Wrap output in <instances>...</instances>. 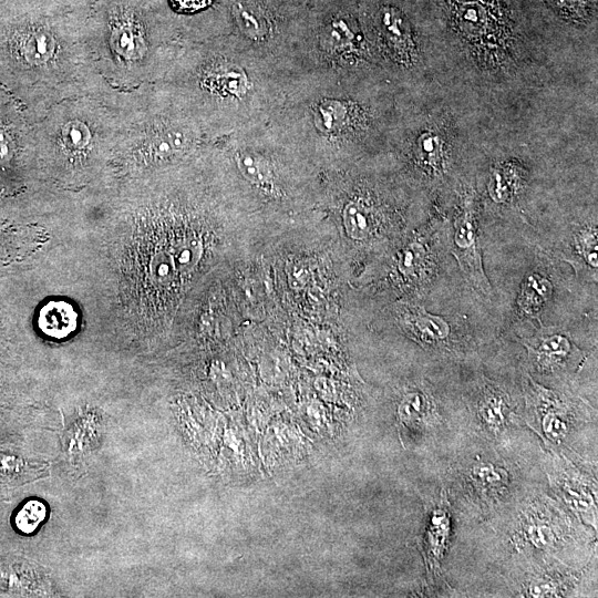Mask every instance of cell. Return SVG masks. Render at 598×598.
I'll return each instance as SVG.
<instances>
[{
    "mask_svg": "<svg viewBox=\"0 0 598 598\" xmlns=\"http://www.w3.org/2000/svg\"><path fill=\"white\" fill-rule=\"evenodd\" d=\"M291 76L223 34L183 42L156 82L210 142L268 123Z\"/></svg>",
    "mask_w": 598,
    "mask_h": 598,
    "instance_id": "6da1fadb",
    "label": "cell"
},
{
    "mask_svg": "<svg viewBox=\"0 0 598 598\" xmlns=\"http://www.w3.org/2000/svg\"><path fill=\"white\" fill-rule=\"evenodd\" d=\"M380 75H295L268 125L309 163L338 164L391 140V101Z\"/></svg>",
    "mask_w": 598,
    "mask_h": 598,
    "instance_id": "7a4b0ae2",
    "label": "cell"
},
{
    "mask_svg": "<svg viewBox=\"0 0 598 598\" xmlns=\"http://www.w3.org/2000/svg\"><path fill=\"white\" fill-rule=\"evenodd\" d=\"M0 85L37 118L65 99L100 94L87 22L32 8L0 14Z\"/></svg>",
    "mask_w": 598,
    "mask_h": 598,
    "instance_id": "3957f363",
    "label": "cell"
},
{
    "mask_svg": "<svg viewBox=\"0 0 598 598\" xmlns=\"http://www.w3.org/2000/svg\"><path fill=\"white\" fill-rule=\"evenodd\" d=\"M142 0H107L87 22L95 69L112 89L156 83L182 48L181 25L154 14Z\"/></svg>",
    "mask_w": 598,
    "mask_h": 598,
    "instance_id": "277c9868",
    "label": "cell"
},
{
    "mask_svg": "<svg viewBox=\"0 0 598 598\" xmlns=\"http://www.w3.org/2000/svg\"><path fill=\"white\" fill-rule=\"evenodd\" d=\"M110 99L120 118L115 171L146 176L175 166L213 143L157 83L128 91L111 89Z\"/></svg>",
    "mask_w": 598,
    "mask_h": 598,
    "instance_id": "5b68a950",
    "label": "cell"
},
{
    "mask_svg": "<svg viewBox=\"0 0 598 598\" xmlns=\"http://www.w3.org/2000/svg\"><path fill=\"white\" fill-rule=\"evenodd\" d=\"M111 86L100 94L65 99L35 118L38 153L45 175L80 183L113 165L120 135Z\"/></svg>",
    "mask_w": 598,
    "mask_h": 598,
    "instance_id": "8992f818",
    "label": "cell"
},
{
    "mask_svg": "<svg viewBox=\"0 0 598 598\" xmlns=\"http://www.w3.org/2000/svg\"><path fill=\"white\" fill-rule=\"evenodd\" d=\"M213 150L217 159L231 167L254 194L274 204L292 198L298 167L309 163L268 123L217 140L213 142Z\"/></svg>",
    "mask_w": 598,
    "mask_h": 598,
    "instance_id": "52a82bcc",
    "label": "cell"
},
{
    "mask_svg": "<svg viewBox=\"0 0 598 598\" xmlns=\"http://www.w3.org/2000/svg\"><path fill=\"white\" fill-rule=\"evenodd\" d=\"M364 29L350 10L320 11L305 25L296 50V74L337 76L378 74Z\"/></svg>",
    "mask_w": 598,
    "mask_h": 598,
    "instance_id": "ba28073f",
    "label": "cell"
},
{
    "mask_svg": "<svg viewBox=\"0 0 598 598\" xmlns=\"http://www.w3.org/2000/svg\"><path fill=\"white\" fill-rule=\"evenodd\" d=\"M223 34L277 69L296 74V50L305 25L285 0H224Z\"/></svg>",
    "mask_w": 598,
    "mask_h": 598,
    "instance_id": "9c48e42d",
    "label": "cell"
},
{
    "mask_svg": "<svg viewBox=\"0 0 598 598\" xmlns=\"http://www.w3.org/2000/svg\"><path fill=\"white\" fill-rule=\"evenodd\" d=\"M40 175L45 174L38 153L35 117L0 85V214L16 212Z\"/></svg>",
    "mask_w": 598,
    "mask_h": 598,
    "instance_id": "30bf717a",
    "label": "cell"
},
{
    "mask_svg": "<svg viewBox=\"0 0 598 598\" xmlns=\"http://www.w3.org/2000/svg\"><path fill=\"white\" fill-rule=\"evenodd\" d=\"M363 29L379 71L403 72L416 64L417 42L401 9L391 3L380 4Z\"/></svg>",
    "mask_w": 598,
    "mask_h": 598,
    "instance_id": "8fae6325",
    "label": "cell"
},
{
    "mask_svg": "<svg viewBox=\"0 0 598 598\" xmlns=\"http://www.w3.org/2000/svg\"><path fill=\"white\" fill-rule=\"evenodd\" d=\"M452 477L461 499L481 513L496 509L514 492V467L495 456L465 457L455 466Z\"/></svg>",
    "mask_w": 598,
    "mask_h": 598,
    "instance_id": "7c38bea8",
    "label": "cell"
},
{
    "mask_svg": "<svg viewBox=\"0 0 598 598\" xmlns=\"http://www.w3.org/2000/svg\"><path fill=\"white\" fill-rule=\"evenodd\" d=\"M525 401L529 425L551 446L567 441L579 416H582L584 404L576 398L548 390L526 375Z\"/></svg>",
    "mask_w": 598,
    "mask_h": 598,
    "instance_id": "4fadbf2b",
    "label": "cell"
},
{
    "mask_svg": "<svg viewBox=\"0 0 598 598\" xmlns=\"http://www.w3.org/2000/svg\"><path fill=\"white\" fill-rule=\"evenodd\" d=\"M477 207L473 190H466L454 220L451 251L471 285L481 292H491L480 249Z\"/></svg>",
    "mask_w": 598,
    "mask_h": 598,
    "instance_id": "5bb4252c",
    "label": "cell"
},
{
    "mask_svg": "<svg viewBox=\"0 0 598 598\" xmlns=\"http://www.w3.org/2000/svg\"><path fill=\"white\" fill-rule=\"evenodd\" d=\"M520 342L527 350L532 370L537 374L560 375L584 360L582 351L556 327L542 326L534 336L522 338Z\"/></svg>",
    "mask_w": 598,
    "mask_h": 598,
    "instance_id": "9a60e30c",
    "label": "cell"
},
{
    "mask_svg": "<svg viewBox=\"0 0 598 598\" xmlns=\"http://www.w3.org/2000/svg\"><path fill=\"white\" fill-rule=\"evenodd\" d=\"M527 505L524 515L518 519L513 538L530 550H543L551 555L553 550H558L566 540V534L570 530L569 518L550 499L546 515L542 514L543 501Z\"/></svg>",
    "mask_w": 598,
    "mask_h": 598,
    "instance_id": "2e32d148",
    "label": "cell"
},
{
    "mask_svg": "<svg viewBox=\"0 0 598 598\" xmlns=\"http://www.w3.org/2000/svg\"><path fill=\"white\" fill-rule=\"evenodd\" d=\"M371 189L353 188L341 204V219L346 233L355 240L373 235L383 217V207Z\"/></svg>",
    "mask_w": 598,
    "mask_h": 598,
    "instance_id": "e0dca14e",
    "label": "cell"
},
{
    "mask_svg": "<svg viewBox=\"0 0 598 598\" xmlns=\"http://www.w3.org/2000/svg\"><path fill=\"white\" fill-rule=\"evenodd\" d=\"M473 409L480 426L494 436L514 424V403L511 396L492 381H484L476 392Z\"/></svg>",
    "mask_w": 598,
    "mask_h": 598,
    "instance_id": "ac0fdd59",
    "label": "cell"
},
{
    "mask_svg": "<svg viewBox=\"0 0 598 598\" xmlns=\"http://www.w3.org/2000/svg\"><path fill=\"white\" fill-rule=\"evenodd\" d=\"M402 152L422 172L431 176L443 173L447 146L442 134L436 130L419 131L415 134L404 136Z\"/></svg>",
    "mask_w": 598,
    "mask_h": 598,
    "instance_id": "d6986e66",
    "label": "cell"
},
{
    "mask_svg": "<svg viewBox=\"0 0 598 598\" xmlns=\"http://www.w3.org/2000/svg\"><path fill=\"white\" fill-rule=\"evenodd\" d=\"M553 481L557 493L575 513L596 522V504L592 497L596 485L591 481H587L585 475L573 467L559 465L555 466Z\"/></svg>",
    "mask_w": 598,
    "mask_h": 598,
    "instance_id": "ffe728a7",
    "label": "cell"
},
{
    "mask_svg": "<svg viewBox=\"0 0 598 598\" xmlns=\"http://www.w3.org/2000/svg\"><path fill=\"white\" fill-rule=\"evenodd\" d=\"M401 324L413 340L424 347L442 346L451 336V327L444 318L420 306H408L401 315Z\"/></svg>",
    "mask_w": 598,
    "mask_h": 598,
    "instance_id": "44dd1931",
    "label": "cell"
},
{
    "mask_svg": "<svg viewBox=\"0 0 598 598\" xmlns=\"http://www.w3.org/2000/svg\"><path fill=\"white\" fill-rule=\"evenodd\" d=\"M525 575V578L519 581L518 592L526 597L566 596L576 581L575 575H567L560 569L543 568L537 564Z\"/></svg>",
    "mask_w": 598,
    "mask_h": 598,
    "instance_id": "7402d4cb",
    "label": "cell"
},
{
    "mask_svg": "<svg viewBox=\"0 0 598 598\" xmlns=\"http://www.w3.org/2000/svg\"><path fill=\"white\" fill-rule=\"evenodd\" d=\"M435 408L432 395L425 390H412L405 393L399 403L400 425L406 431L421 430L433 420Z\"/></svg>",
    "mask_w": 598,
    "mask_h": 598,
    "instance_id": "603a6c76",
    "label": "cell"
},
{
    "mask_svg": "<svg viewBox=\"0 0 598 598\" xmlns=\"http://www.w3.org/2000/svg\"><path fill=\"white\" fill-rule=\"evenodd\" d=\"M38 322L43 333L61 339L75 329L76 312L68 302L51 301L41 309Z\"/></svg>",
    "mask_w": 598,
    "mask_h": 598,
    "instance_id": "cb8c5ba5",
    "label": "cell"
},
{
    "mask_svg": "<svg viewBox=\"0 0 598 598\" xmlns=\"http://www.w3.org/2000/svg\"><path fill=\"white\" fill-rule=\"evenodd\" d=\"M570 258L577 272L581 270L591 271L597 275V228L596 225H590L580 228L573 236L570 243Z\"/></svg>",
    "mask_w": 598,
    "mask_h": 598,
    "instance_id": "d4e9b609",
    "label": "cell"
},
{
    "mask_svg": "<svg viewBox=\"0 0 598 598\" xmlns=\"http://www.w3.org/2000/svg\"><path fill=\"white\" fill-rule=\"evenodd\" d=\"M553 293L551 282L544 276L533 272L523 281L518 306L523 313L535 316L549 301Z\"/></svg>",
    "mask_w": 598,
    "mask_h": 598,
    "instance_id": "484cf974",
    "label": "cell"
},
{
    "mask_svg": "<svg viewBox=\"0 0 598 598\" xmlns=\"http://www.w3.org/2000/svg\"><path fill=\"white\" fill-rule=\"evenodd\" d=\"M520 176L514 167L499 166L495 168L489 179L491 196L497 202H505L513 196L519 186Z\"/></svg>",
    "mask_w": 598,
    "mask_h": 598,
    "instance_id": "4316f807",
    "label": "cell"
},
{
    "mask_svg": "<svg viewBox=\"0 0 598 598\" xmlns=\"http://www.w3.org/2000/svg\"><path fill=\"white\" fill-rule=\"evenodd\" d=\"M47 516L44 504L37 499L28 501L17 513L14 525L23 534L33 533Z\"/></svg>",
    "mask_w": 598,
    "mask_h": 598,
    "instance_id": "83f0119b",
    "label": "cell"
},
{
    "mask_svg": "<svg viewBox=\"0 0 598 598\" xmlns=\"http://www.w3.org/2000/svg\"><path fill=\"white\" fill-rule=\"evenodd\" d=\"M171 9L178 16H197L214 6V0H167Z\"/></svg>",
    "mask_w": 598,
    "mask_h": 598,
    "instance_id": "f1b7e54d",
    "label": "cell"
},
{
    "mask_svg": "<svg viewBox=\"0 0 598 598\" xmlns=\"http://www.w3.org/2000/svg\"><path fill=\"white\" fill-rule=\"evenodd\" d=\"M551 1L555 3L557 9H559L560 11L568 12V13H574L575 11H577L581 3V0H551Z\"/></svg>",
    "mask_w": 598,
    "mask_h": 598,
    "instance_id": "f546056e",
    "label": "cell"
}]
</instances>
